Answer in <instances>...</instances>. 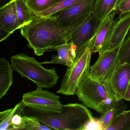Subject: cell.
Returning a JSON list of instances; mask_svg holds the SVG:
<instances>
[{
  "mask_svg": "<svg viewBox=\"0 0 130 130\" xmlns=\"http://www.w3.org/2000/svg\"><path fill=\"white\" fill-rule=\"evenodd\" d=\"M91 13L68 26L60 25L53 16L37 17L22 27L21 33L28 42V47L34 50L36 55L40 56L52 50L55 47L68 42L72 33Z\"/></svg>",
  "mask_w": 130,
  "mask_h": 130,
  "instance_id": "cell-1",
  "label": "cell"
},
{
  "mask_svg": "<svg viewBox=\"0 0 130 130\" xmlns=\"http://www.w3.org/2000/svg\"><path fill=\"white\" fill-rule=\"evenodd\" d=\"M21 115L35 118L43 124L56 130H84L87 124L94 118L88 107L78 103L62 105L60 112L25 107Z\"/></svg>",
  "mask_w": 130,
  "mask_h": 130,
  "instance_id": "cell-2",
  "label": "cell"
},
{
  "mask_svg": "<svg viewBox=\"0 0 130 130\" xmlns=\"http://www.w3.org/2000/svg\"><path fill=\"white\" fill-rule=\"evenodd\" d=\"M76 95L86 107L101 114L111 108L123 111L127 108L123 100L117 101L112 98L103 84L91 78L89 69L82 78Z\"/></svg>",
  "mask_w": 130,
  "mask_h": 130,
  "instance_id": "cell-3",
  "label": "cell"
},
{
  "mask_svg": "<svg viewBox=\"0 0 130 130\" xmlns=\"http://www.w3.org/2000/svg\"><path fill=\"white\" fill-rule=\"evenodd\" d=\"M11 65L13 71L18 73L22 77L32 81L42 88L54 87L58 80L55 68L47 69L34 57L25 53H20L11 57Z\"/></svg>",
  "mask_w": 130,
  "mask_h": 130,
  "instance_id": "cell-4",
  "label": "cell"
},
{
  "mask_svg": "<svg viewBox=\"0 0 130 130\" xmlns=\"http://www.w3.org/2000/svg\"><path fill=\"white\" fill-rule=\"evenodd\" d=\"M92 53L88 47H84L76 53L75 62L71 66L67 68L57 93L66 95L76 94L82 78L90 68Z\"/></svg>",
  "mask_w": 130,
  "mask_h": 130,
  "instance_id": "cell-5",
  "label": "cell"
},
{
  "mask_svg": "<svg viewBox=\"0 0 130 130\" xmlns=\"http://www.w3.org/2000/svg\"><path fill=\"white\" fill-rule=\"evenodd\" d=\"M121 44L113 49L99 54L97 61L89 68V75L92 79L102 84L110 79L119 64V52Z\"/></svg>",
  "mask_w": 130,
  "mask_h": 130,
  "instance_id": "cell-6",
  "label": "cell"
},
{
  "mask_svg": "<svg viewBox=\"0 0 130 130\" xmlns=\"http://www.w3.org/2000/svg\"><path fill=\"white\" fill-rule=\"evenodd\" d=\"M22 102L25 107L45 111L60 112L62 108L59 96L39 87L24 94Z\"/></svg>",
  "mask_w": 130,
  "mask_h": 130,
  "instance_id": "cell-7",
  "label": "cell"
},
{
  "mask_svg": "<svg viewBox=\"0 0 130 130\" xmlns=\"http://www.w3.org/2000/svg\"><path fill=\"white\" fill-rule=\"evenodd\" d=\"M130 83V65L119 63L112 76L103 84L109 95L115 100H123Z\"/></svg>",
  "mask_w": 130,
  "mask_h": 130,
  "instance_id": "cell-8",
  "label": "cell"
},
{
  "mask_svg": "<svg viewBox=\"0 0 130 130\" xmlns=\"http://www.w3.org/2000/svg\"><path fill=\"white\" fill-rule=\"evenodd\" d=\"M102 21L98 19L92 12L74 31L68 42H72L76 46V53L88 46Z\"/></svg>",
  "mask_w": 130,
  "mask_h": 130,
  "instance_id": "cell-9",
  "label": "cell"
},
{
  "mask_svg": "<svg viewBox=\"0 0 130 130\" xmlns=\"http://www.w3.org/2000/svg\"><path fill=\"white\" fill-rule=\"evenodd\" d=\"M95 1L81 0L52 16L60 25L69 26L84 15L92 12Z\"/></svg>",
  "mask_w": 130,
  "mask_h": 130,
  "instance_id": "cell-10",
  "label": "cell"
},
{
  "mask_svg": "<svg viewBox=\"0 0 130 130\" xmlns=\"http://www.w3.org/2000/svg\"><path fill=\"white\" fill-rule=\"evenodd\" d=\"M130 30V12L120 17L118 20L116 21L107 42L99 53L113 49L121 45Z\"/></svg>",
  "mask_w": 130,
  "mask_h": 130,
  "instance_id": "cell-11",
  "label": "cell"
},
{
  "mask_svg": "<svg viewBox=\"0 0 130 130\" xmlns=\"http://www.w3.org/2000/svg\"><path fill=\"white\" fill-rule=\"evenodd\" d=\"M115 11H113L101 23L97 32L89 44L92 53L99 52L107 42L116 21Z\"/></svg>",
  "mask_w": 130,
  "mask_h": 130,
  "instance_id": "cell-12",
  "label": "cell"
},
{
  "mask_svg": "<svg viewBox=\"0 0 130 130\" xmlns=\"http://www.w3.org/2000/svg\"><path fill=\"white\" fill-rule=\"evenodd\" d=\"M76 46L72 42H67L52 48L58 55H52L51 61L40 63L42 65L47 64H61L70 67L75 62L76 56Z\"/></svg>",
  "mask_w": 130,
  "mask_h": 130,
  "instance_id": "cell-13",
  "label": "cell"
},
{
  "mask_svg": "<svg viewBox=\"0 0 130 130\" xmlns=\"http://www.w3.org/2000/svg\"><path fill=\"white\" fill-rule=\"evenodd\" d=\"M0 19L4 30L11 34L20 29L14 0H12L3 8Z\"/></svg>",
  "mask_w": 130,
  "mask_h": 130,
  "instance_id": "cell-14",
  "label": "cell"
},
{
  "mask_svg": "<svg viewBox=\"0 0 130 130\" xmlns=\"http://www.w3.org/2000/svg\"><path fill=\"white\" fill-rule=\"evenodd\" d=\"M13 72L8 61L5 58H0V100L13 84Z\"/></svg>",
  "mask_w": 130,
  "mask_h": 130,
  "instance_id": "cell-15",
  "label": "cell"
},
{
  "mask_svg": "<svg viewBox=\"0 0 130 130\" xmlns=\"http://www.w3.org/2000/svg\"><path fill=\"white\" fill-rule=\"evenodd\" d=\"M121 0H95L92 13L103 21L113 11H115Z\"/></svg>",
  "mask_w": 130,
  "mask_h": 130,
  "instance_id": "cell-16",
  "label": "cell"
},
{
  "mask_svg": "<svg viewBox=\"0 0 130 130\" xmlns=\"http://www.w3.org/2000/svg\"><path fill=\"white\" fill-rule=\"evenodd\" d=\"M20 29L37 17L30 10L25 0H14Z\"/></svg>",
  "mask_w": 130,
  "mask_h": 130,
  "instance_id": "cell-17",
  "label": "cell"
},
{
  "mask_svg": "<svg viewBox=\"0 0 130 130\" xmlns=\"http://www.w3.org/2000/svg\"><path fill=\"white\" fill-rule=\"evenodd\" d=\"M105 130H130V110L118 114Z\"/></svg>",
  "mask_w": 130,
  "mask_h": 130,
  "instance_id": "cell-18",
  "label": "cell"
},
{
  "mask_svg": "<svg viewBox=\"0 0 130 130\" xmlns=\"http://www.w3.org/2000/svg\"><path fill=\"white\" fill-rule=\"evenodd\" d=\"M81 0H58L53 5L45 10L34 14L38 17L52 16Z\"/></svg>",
  "mask_w": 130,
  "mask_h": 130,
  "instance_id": "cell-19",
  "label": "cell"
},
{
  "mask_svg": "<svg viewBox=\"0 0 130 130\" xmlns=\"http://www.w3.org/2000/svg\"><path fill=\"white\" fill-rule=\"evenodd\" d=\"M34 14L41 12L53 5L58 0H25Z\"/></svg>",
  "mask_w": 130,
  "mask_h": 130,
  "instance_id": "cell-20",
  "label": "cell"
},
{
  "mask_svg": "<svg viewBox=\"0 0 130 130\" xmlns=\"http://www.w3.org/2000/svg\"><path fill=\"white\" fill-rule=\"evenodd\" d=\"M25 107L22 101L19 103V107L12 116L11 121V130H24V120L21 113Z\"/></svg>",
  "mask_w": 130,
  "mask_h": 130,
  "instance_id": "cell-21",
  "label": "cell"
},
{
  "mask_svg": "<svg viewBox=\"0 0 130 130\" xmlns=\"http://www.w3.org/2000/svg\"><path fill=\"white\" fill-rule=\"evenodd\" d=\"M128 36L121 44L119 55V63H127L130 65V30Z\"/></svg>",
  "mask_w": 130,
  "mask_h": 130,
  "instance_id": "cell-22",
  "label": "cell"
},
{
  "mask_svg": "<svg viewBox=\"0 0 130 130\" xmlns=\"http://www.w3.org/2000/svg\"><path fill=\"white\" fill-rule=\"evenodd\" d=\"M122 111L116 108H112L105 111L99 119L102 126V130H105L110 124L115 117Z\"/></svg>",
  "mask_w": 130,
  "mask_h": 130,
  "instance_id": "cell-23",
  "label": "cell"
},
{
  "mask_svg": "<svg viewBox=\"0 0 130 130\" xmlns=\"http://www.w3.org/2000/svg\"><path fill=\"white\" fill-rule=\"evenodd\" d=\"M22 116L24 120V130H53L50 127L40 122L37 119L35 118L23 115H22Z\"/></svg>",
  "mask_w": 130,
  "mask_h": 130,
  "instance_id": "cell-24",
  "label": "cell"
},
{
  "mask_svg": "<svg viewBox=\"0 0 130 130\" xmlns=\"http://www.w3.org/2000/svg\"><path fill=\"white\" fill-rule=\"evenodd\" d=\"M12 1V0H0V18L1 13L3 8ZM10 35V34L5 30L2 27L0 19V43L2 41L6 39Z\"/></svg>",
  "mask_w": 130,
  "mask_h": 130,
  "instance_id": "cell-25",
  "label": "cell"
},
{
  "mask_svg": "<svg viewBox=\"0 0 130 130\" xmlns=\"http://www.w3.org/2000/svg\"><path fill=\"white\" fill-rule=\"evenodd\" d=\"M130 12V0H121L117 9L116 13L119 15L120 17Z\"/></svg>",
  "mask_w": 130,
  "mask_h": 130,
  "instance_id": "cell-26",
  "label": "cell"
},
{
  "mask_svg": "<svg viewBox=\"0 0 130 130\" xmlns=\"http://www.w3.org/2000/svg\"><path fill=\"white\" fill-rule=\"evenodd\" d=\"M86 130H102V128L99 120L94 118L87 124L84 129Z\"/></svg>",
  "mask_w": 130,
  "mask_h": 130,
  "instance_id": "cell-27",
  "label": "cell"
},
{
  "mask_svg": "<svg viewBox=\"0 0 130 130\" xmlns=\"http://www.w3.org/2000/svg\"><path fill=\"white\" fill-rule=\"evenodd\" d=\"M12 109H8L4 111L0 112V125L5 119L8 116L12 111Z\"/></svg>",
  "mask_w": 130,
  "mask_h": 130,
  "instance_id": "cell-28",
  "label": "cell"
},
{
  "mask_svg": "<svg viewBox=\"0 0 130 130\" xmlns=\"http://www.w3.org/2000/svg\"><path fill=\"white\" fill-rule=\"evenodd\" d=\"M123 100L130 101V83L125 93Z\"/></svg>",
  "mask_w": 130,
  "mask_h": 130,
  "instance_id": "cell-29",
  "label": "cell"
}]
</instances>
